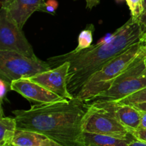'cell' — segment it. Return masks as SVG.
<instances>
[{"label":"cell","mask_w":146,"mask_h":146,"mask_svg":"<svg viewBox=\"0 0 146 146\" xmlns=\"http://www.w3.org/2000/svg\"><path fill=\"white\" fill-rule=\"evenodd\" d=\"M89 105L78 98L46 104H34L29 110L12 113L17 130L45 135L64 146H86L84 122Z\"/></svg>","instance_id":"1"},{"label":"cell","mask_w":146,"mask_h":146,"mask_svg":"<svg viewBox=\"0 0 146 146\" xmlns=\"http://www.w3.org/2000/svg\"><path fill=\"white\" fill-rule=\"evenodd\" d=\"M143 37L141 27L131 17L113 34L107 36L95 45L76 52L72 51L47 58L51 68L65 62L70 63L68 90L76 96L88 78L103 66Z\"/></svg>","instance_id":"2"},{"label":"cell","mask_w":146,"mask_h":146,"mask_svg":"<svg viewBox=\"0 0 146 146\" xmlns=\"http://www.w3.org/2000/svg\"><path fill=\"white\" fill-rule=\"evenodd\" d=\"M145 46V41H138L104 64L88 78L76 98L87 103L109 88L115 80L133 64Z\"/></svg>","instance_id":"3"},{"label":"cell","mask_w":146,"mask_h":146,"mask_svg":"<svg viewBox=\"0 0 146 146\" xmlns=\"http://www.w3.org/2000/svg\"><path fill=\"white\" fill-rule=\"evenodd\" d=\"M146 46L133 64L115 80L111 86L86 103L116 102L146 87Z\"/></svg>","instance_id":"4"},{"label":"cell","mask_w":146,"mask_h":146,"mask_svg":"<svg viewBox=\"0 0 146 146\" xmlns=\"http://www.w3.org/2000/svg\"><path fill=\"white\" fill-rule=\"evenodd\" d=\"M51 69L46 61L31 58L13 51H0V78L9 84L13 81L29 78Z\"/></svg>","instance_id":"5"},{"label":"cell","mask_w":146,"mask_h":146,"mask_svg":"<svg viewBox=\"0 0 146 146\" xmlns=\"http://www.w3.org/2000/svg\"><path fill=\"white\" fill-rule=\"evenodd\" d=\"M84 122V132L108 135L123 140H135L131 131L116 117L96 104H88Z\"/></svg>","instance_id":"6"},{"label":"cell","mask_w":146,"mask_h":146,"mask_svg":"<svg viewBox=\"0 0 146 146\" xmlns=\"http://www.w3.org/2000/svg\"><path fill=\"white\" fill-rule=\"evenodd\" d=\"M0 51H13L31 58L36 57L22 29L4 8L0 10Z\"/></svg>","instance_id":"7"},{"label":"cell","mask_w":146,"mask_h":146,"mask_svg":"<svg viewBox=\"0 0 146 146\" xmlns=\"http://www.w3.org/2000/svg\"><path fill=\"white\" fill-rule=\"evenodd\" d=\"M69 68L70 63L65 62L58 67L37 74L29 79L64 99L71 100L75 97L68 90Z\"/></svg>","instance_id":"8"},{"label":"cell","mask_w":146,"mask_h":146,"mask_svg":"<svg viewBox=\"0 0 146 146\" xmlns=\"http://www.w3.org/2000/svg\"><path fill=\"white\" fill-rule=\"evenodd\" d=\"M11 90L19 94L29 102L36 104H51L64 100V98L29 78L13 81L11 83Z\"/></svg>","instance_id":"9"},{"label":"cell","mask_w":146,"mask_h":146,"mask_svg":"<svg viewBox=\"0 0 146 146\" xmlns=\"http://www.w3.org/2000/svg\"><path fill=\"white\" fill-rule=\"evenodd\" d=\"M96 104L112 113L131 131V133L140 127L141 112L131 104H121L115 102L96 103Z\"/></svg>","instance_id":"10"},{"label":"cell","mask_w":146,"mask_h":146,"mask_svg":"<svg viewBox=\"0 0 146 146\" xmlns=\"http://www.w3.org/2000/svg\"><path fill=\"white\" fill-rule=\"evenodd\" d=\"M43 1L44 0H14L7 9L19 27L22 29L31 14L38 11Z\"/></svg>","instance_id":"11"},{"label":"cell","mask_w":146,"mask_h":146,"mask_svg":"<svg viewBox=\"0 0 146 146\" xmlns=\"http://www.w3.org/2000/svg\"><path fill=\"white\" fill-rule=\"evenodd\" d=\"M86 146H128L133 140H123L108 135L84 132Z\"/></svg>","instance_id":"12"},{"label":"cell","mask_w":146,"mask_h":146,"mask_svg":"<svg viewBox=\"0 0 146 146\" xmlns=\"http://www.w3.org/2000/svg\"><path fill=\"white\" fill-rule=\"evenodd\" d=\"M17 131V121L15 118L4 117L1 106L0 119V146L12 145L13 140Z\"/></svg>","instance_id":"13"},{"label":"cell","mask_w":146,"mask_h":146,"mask_svg":"<svg viewBox=\"0 0 146 146\" xmlns=\"http://www.w3.org/2000/svg\"><path fill=\"white\" fill-rule=\"evenodd\" d=\"M46 137L42 134L27 131L17 130L12 142L13 146H41Z\"/></svg>","instance_id":"14"},{"label":"cell","mask_w":146,"mask_h":146,"mask_svg":"<svg viewBox=\"0 0 146 146\" xmlns=\"http://www.w3.org/2000/svg\"><path fill=\"white\" fill-rule=\"evenodd\" d=\"M94 32V26L93 24H88L86 28L83 30L78 37V46L74 50L76 52L89 48L92 46L93 34Z\"/></svg>","instance_id":"15"},{"label":"cell","mask_w":146,"mask_h":146,"mask_svg":"<svg viewBox=\"0 0 146 146\" xmlns=\"http://www.w3.org/2000/svg\"><path fill=\"white\" fill-rule=\"evenodd\" d=\"M131 11V18L138 21V19L144 11L143 0H125Z\"/></svg>","instance_id":"16"},{"label":"cell","mask_w":146,"mask_h":146,"mask_svg":"<svg viewBox=\"0 0 146 146\" xmlns=\"http://www.w3.org/2000/svg\"><path fill=\"white\" fill-rule=\"evenodd\" d=\"M144 101H146V87L120 101H116L115 103L121 104H130L137 102H144Z\"/></svg>","instance_id":"17"},{"label":"cell","mask_w":146,"mask_h":146,"mask_svg":"<svg viewBox=\"0 0 146 146\" xmlns=\"http://www.w3.org/2000/svg\"><path fill=\"white\" fill-rule=\"evenodd\" d=\"M58 7V2L56 0H48L47 1H43L40 6L38 11H44L51 14H55L56 9Z\"/></svg>","instance_id":"18"},{"label":"cell","mask_w":146,"mask_h":146,"mask_svg":"<svg viewBox=\"0 0 146 146\" xmlns=\"http://www.w3.org/2000/svg\"><path fill=\"white\" fill-rule=\"evenodd\" d=\"M9 90H11V84L6 80L0 78V101L2 105L4 99L7 96V94Z\"/></svg>","instance_id":"19"},{"label":"cell","mask_w":146,"mask_h":146,"mask_svg":"<svg viewBox=\"0 0 146 146\" xmlns=\"http://www.w3.org/2000/svg\"><path fill=\"white\" fill-rule=\"evenodd\" d=\"M131 135L135 140L146 143V128H138V129L133 131Z\"/></svg>","instance_id":"20"},{"label":"cell","mask_w":146,"mask_h":146,"mask_svg":"<svg viewBox=\"0 0 146 146\" xmlns=\"http://www.w3.org/2000/svg\"><path fill=\"white\" fill-rule=\"evenodd\" d=\"M138 22L141 27L143 34L145 35L146 34V9L138 19Z\"/></svg>","instance_id":"21"},{"label":"cell","mask_w":146,"mask_h":146,"mask_svg":"<svg viewBox=\"0 0 146 146\" xmlns=\"http://www.w3.org/2000/svg\"><path fill=\"white\" fill-rule=\"evenodd\" d=\"M41 146H64L61 144L58 143L56 141H54V140L51 139V138H46L44 139L41 143Z\"/></svg>","instance_id":"22"},{"label":"cell","mask_w":146,"mask_h":146,"mask_svg":"<svg viewBox=\"0 0 146 146\" xmlns=\"http://www.w3.org/2000/svg\"><path fill=\"white\" fill-rule=\"evenodd\" d=\"M132 105L134 108H136L138 111L141 112H146V101L144 102H137L133 104H130Z\"/></svg>","instance_id":"23"},{"label":"cell","mask_w":146,"mask_h":146,"mask_svg":"<svg viewBox=\"0 0 146 146\" xmlns=\"http://www.w3.org/2000/svg\"><path fill=\"white\" fill-rule=\"evenodd\" d=\"M101 0H86V8L92 9L94 7H96L100 3Z\"/></svg>","instance_id":"24"},{"label":"cell","mask_w":146,"mask_h":146,"mask_svg":"<svg viewBox=\"0 0 146 146\" xmlns=\"http://www.w3.org/2000/svg\"><path fill=\"white\" fill-rule=\"evenodd\" d=\"M141 112V124L139 128H146V112Z\"/></svg>","instance_id":"25"},{"label":"cell","mask_w":146,"mask_h":146,"mask_svg":"<svg viewBox=\"0 0 146 146\" xmlns=\"http://www.w3.org/2000/svg\"><path fill=\"white\" fill-rule=\"evenodd\" d=\"M14 1V0H0L1 8L7 9Z\"/></svg>","instance_id":"26"},{"label":"cell","mask_w":146,"mask_h":146,"mask_svg":"<svg viewBox=\"0 0 146 146\" xmlns=\"http://www.w3.org/2000/svg\"><path fill=\"white\" fill-rule=\"evenodd\" d=\"M128 146H146V143L141 142L138 140H133L130 143Z\"/></svg>","instance_id":"27"},{"label":"cell","mask_w":146,"mask_h":146,"mask_svg":"<svg viewBox=\"0 0 146 146\" xmlns=\"http://www.w3.org/2000/svg\"><path fill=\"white\" fill-rule=\"evenodd\" d=\"M143 7H144V10L146 9V0H143Z\"/></svg>","instance_id":"28"},{"label":"cell","mask_w":146,"mask_h":146,"mask_svg":"<svg viewBox=\"0 0 146 146\" xmlns=\"http://www.w3.org/2000/svg\"><path fill=\"white\" fill-rule=\"evenodd\" d=\"M143 41H145V42H146V34H145V35H143Z\"/></svg>","instance_id":"29"},{"label":"cell","mask_w":146,"mask_h":146,"mask_svg":"<svg viewBox=\"0 0 146 146\" xmlns=\"http://www.w3.org/2000/svg\"><path fill=\"white\" fill-rule=\"evenodd\" d=\"M115 1H118V2H120V1H123V0H115Z\"/></svg>","instance_id":"30"},{"label":"cell","mask_w":146,"mask_h":146,"mask_svg":"<svg viewBox=\"0 0 146 146\" xmlns=\"http://www.w3.org/2000/svg\"><path fill=\"white\" fill-rule=\"evenodd\" d=\"M145 66H146V54H145Z\"/></svg>","instance_id":"31"},{"label":"cell","mask_w":146,"mask_h":146,"mask_svg":"<svg viewBox=\"0 0 146 146\" xmlns=\"http://www.w3.org/2000/svg\"><path fill=\"white\" fill-rule=\"evenodd\" d=\"M11 146H13V145H11Z\"/></svg>","instance_id":"32"},{"label":"cell","mask_w":146,"mask_h":146,"mask_svg":"<svg viewBox=\"0 0 146 146\" xmlns=\"http://www.w3.org/2000/svg\"></svg>","instance_id":"33"}]
</instances>
